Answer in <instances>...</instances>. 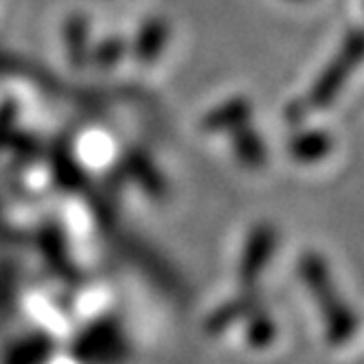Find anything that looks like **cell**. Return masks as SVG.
<instances>
[{"label":"cell","mask_w":364,"mask_h":364,"mask_svg":"<svg viewBox=\"0 0 364 364\" xmlns=\"http://www.w3.org/2000/svg\"><path fill=\"white\" fill-rule=\"evenodd\" d=\"M272 242H274V235H272L270 228H259L255 232V235L250 237V242H248L244 262H242V277L252 279V277L259 274V270L266 266L268 257H270Z\"/></svg>","instance_id":"1"}]
</instances>
